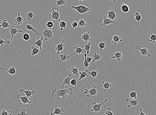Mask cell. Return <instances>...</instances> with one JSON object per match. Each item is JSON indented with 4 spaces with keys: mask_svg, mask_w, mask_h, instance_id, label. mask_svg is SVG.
Segmentation results:
<instances>
[{
    "mask_svg": "<svg viewBox=\"0 0 156 115\" xmlns=\"http://www.w3.org/2000/svg\"><path fill=\"white\" fill-rule=\"evenodd\" d=\"M17 71L16 69L14 66H13L12 67L10 68L8 70L7 73L11 75L16 74Z\"/></svg>",
    "mask_w": 156,
    "mask_h": 115,
    "instance_id": "34",
    "label": "cell"
},
{
    "mask_svg": "<svg viewBox=\"0 0 156 115\" xmlns=\"http://www.w3.org/2000/svg\"><path fill=\"white\" fill-rule=\"evenodd\" d=\"M64 112V108H60L56 107L54 108V111L53 112L51 113L49 115H63Z\"/></svg>",
    "mask_w": 156,
    "mask_h": 115,
    "instance_id": "15",
    "label": "cell"
},
{
    "mask_svg": "<svg viewBox=\"0 0 156 115\" xmlns=\"http://www.w3.org/2000/svg\"><path fill=\"white\" fill-rule=\"evenodd\" d=\"M60 57V60L58 61V62L60 63V62L63 61H69L71 57H70L69 55V53H64L63 54H61L59 55Z\"/></svg>",
    "mask_w": 156,
    "mask_h": 115,
    "instance_id": "16",
    "label": "cell"
},
{
    "mask_svg": "<svg viewBox=\"0 0 156 115\" xmlns=\"http://www.w3.org/2000/svg\"><path fill=\"white\" fill-rule=\"evenodd\" d=\"M1 115H12V114L9 110H3L1 112Z\"/></svg>",
    "mask_w": 156,
    "mask_h": 115,
    "instance_id": "45",
    "label": "cell"
},
{
    "mask_svg": "<svg viewBox=\"0 0 156 115\" xmlns=\"http://www.w3.org/2000/svg\"><path fill=\"white\" fill-rule=\"evenodd\" d=\"M92 43L91 42H89V43H85L84 45V48L85 50L86 51V53L87 55H88L90 52V50H91V46Z\"/></svg>",
    "mask_w": 156,
    "mask_h": 115,
    "instance_id": "28",
    "label": "cell"
},
{
    "mask_svg": "<svg viewBox=\"0 0 156 115\" xmlns=\"http://www.w3.org/2000/svg\"><path fill=\"white\" fill-rule=\"evenodd\" d=\"M86 59L87 62L90 64L91 61H92V57H87Z\"/></svg>",
    "mask_w": 156,
    "mask_h": 115,
    "instance_id": "52",
    "label": "cell"
},
{
    "mask_svg": "<svg viewBox=\"0 0 156 115\" xmlns=\"http://www.w3.org/2000/svg\"><path fill=\"white\" fill-rule=\"evenodd\" d=\"M91 37V34H90L89 32H87L84 33L81 36V39L84 41L86 43H87L88 41H90Z\"/></svg>",
    "mask_w": 156,
    "mask_h": 115,
    "instance_id": "22",
    "label": "cell"
},
{
    "mask_svg": "<svg viewBox=\"0 0 156 115\" xmlns=\"http://www.w3.org/2000/svg\"><path fill=\"white\" fill-rule=\"evenodd\" d=\"M66 3V0H58L56 1V5L58 7L65 5Z\"/></svg>",
    "mask_w": 156,
    "mask_h": 115,
    "instance_id": "36",
    "label": "cell"
},
{
    "mask_svg": "<svg viewBox=\"0 0 156 115\" xmlns=\"http://www.w3.org/2000/svg\"><path fill=\"white\" fill-rule=\"evenodd\" d=\"M122 41V40L120 37L119 36L117 35H115L113 36L112 43L114 45H116L117 44L119 43L120 42H121Z\"/></svg>",
    "mask_w": 156,
    "mask_h": 115,
    "instance_id": "24",
    "label": "cell"
},
{
    "mask_svg": "<svg viewBox=\"0 0 156 115\" xmlns=\"http://www.w3.org/2000/svg\"><path fill=\"white\" fill-rule=\"evenodd\" d=\"M3 69H4V68H3L0 67V70H3Z\"/></svg>",
    "mask_w": 156,
    "mask_h": 115,
    "instance_id": "56",
    "label": "cell"
},
{
    "mask_svg": "<svg viewBox=\"0 0 156 115\" xmlns=\"http://www.w3.org/2000/svg\"><path fill=\"white\" fill-rule=\"evenodd\" d=\"M67 86L63 89L55 88L53 89L51 95L52 99L59 100L60 97H62L63 99H65L69 95H72L73 94V88L70 87L67 88Z\"/></svg>",
    "mask_w": 156,
    "mask_h": 115,
    "instance_id": "1",
    "label": "cell"
},
{
    "mask_svg": "<svg viewBox=\"0 0 156 115\" xmlns=\"http://www.w3.org/2000/svg\"><path fill=\"white\" fill-rule=\"evenodd\" d=\"M78 70V68L72 67L71 68V71L73 75L77 77L78 75H79Z\"/></svg>",
    "mask_w": 156,
    "mask_h": 115,
    "instance_id": "33",
    "label": "cell"
},
{
    "mask_svg": "<svg viewBox=\"0 0 156 115\" xmlns=\"http://www.w3.org/2000/svg\"><path fill=\"white\" fill-rule=\"evenodd\" d=\"M43 37H42L41 38L38 37L37 39V41L35 42L34 44L40 48V50H42V46L44 45L43 41Z\"/></svg>",
    "mask_w": 156,
    "mask_h": 115,
    "instance_id": "21",
    "label": "cell"
},
{
    "mask_svg": "<svg viewBox=\"0 0 156 115\" xmlns=\"http://www.w3.org/2000/svg\"><path fill=\"white\" fill-rule=\"evenodd\" d=\"M78 0L79 1V2H81L83 1L84 0Z\"/></svg>",
    "mask_w": 156,
    "mask_h": 115,
    "instance_id": "55",
    "label": "cell"
},
{
    "mask_svg": "<svg viewBox=\"0 0 156 115\" xmlns=\"http://www.w3.org/2000/svg\"><path fill=\"white\" fill-rule=\"evenodd\" d=\"M106 42H101L99 43L98 47L100 51H102L105 47L106 44Z\"/></svg>",
    "mask_w": 156,
    "mask_h": 115,
    "instance_id": "37",
    "label": "cell"
},
{
    "mask_svg": "<svg viewBox=\"0 0 156 115\" xmlns=\"http://www.w3.org/2000/svg\"><path fill=\"white\" fill-rule=\"evenodd\" d=\"M136 49L140 51V53H141V54H142V56H145L146 55H148L149 57H150L151 56L150 54L149 53L147 47L141 48V46L140 45H138L136 46Z\"/></svg>",
    "mask_w": 156,
    "mask_h": 115,
    "instance_id": "9",
    "label": "cell"
},
{
    "mask_svg": "<svg viewBox=\"0 0 156 115\" xmlns=\"http://www.w3.org/2000/svg\"><path fill=\"white\" fill-rule=\"evenodd\" d=\"M73 49L75 50V52L73 54L71 55H69L70 57H71L72 55H75V54H80L81 53H86V51L84 49H82L79 46H76L73 47Z\"/></svg>",
    "mask_w": 156,
    "mask_h": 115,
    "instance_id": "18",
    "label": "cell"
},
{
    "mask_svg": "<svg viewBox=\"0 0 156 115\" xmlns=\"http://www.w3.org/2000/svg\"><path fill=\"white\" fill-rule=\"evenodd\" d=\"M112 111V108H107V111L105 113V115H114Z\"/></svg>",
    "mask_w": 156,
    "mask_h": 115,
    "instance_id": "47",
    "label": "cell"
},
{
    "mask_svg": "<svg viewBox=\"0 0 156 115\" xmlns=\"http://www.w3.org/2000/svg\"><path fill=\"white\" fill-rule=\"evenodd\" d=\"M79 73L80 74L79 80H81L85 78L86 77H88L89 75H91V72L89 71V70H85L84 71H83L82 72H79Z\"/></svg>",
    "mask_w": 156,
    "mask_h": 115,
    "instance_id": "17",
    "label": "cell"
},
{
    "mask_svg": "<svg viewBox=\"0 0 156 115\" xmlns=\"http://www.w3.org/2000/svg\"><path fill=\"white\" fill-rule=\"evenodd\" d=\"M126 101L128 102V107L130 108L131 107H136L138 106L139 100H131L127 98L126 99Z\"/></svg>",
    "mask_w": 156,
    "mask_h": 115,
    "instance_id": "12",
    "label": "cell"
},
{
    "mask_svg": "<svg viewBox=\"0 0 156 115\" xmlns=\"http://www.w3.org/2000/svg\"><path fill=\"white\" fill-rule=\"evenodd\" d=\"M26 18L28 20L31 21L33 19V14L32 11H29L26 14Z\"/></svg>",
    "mask_w": 156,
    "mask_h": 115,
    "instance_id": "40",
    "label": "cell"
},
{
    "mask_svg": "<svg viewBox=\"0 0 156 115\" xmlns=\"http://www.w3.org/2000/svg\"><path fill=\"white\" fill-rule=\"evenodd\" d=\"M67 23L65 21H61L59 22V26H60V30L62 31L63 29H65L67 27Z\"/></svg>",
    "mask_w": 156,
    "mask_h": 115,
    "instance_id": "35",
    "label": "cell"
},
{
    "mask_svg": "<svg viewBox=\"0 0 156 115\" xmlns=\"http://www.w3.org/2000/svg\"><path fill=\"white\" fill-rule=\"evenodd\" d=\"M19 91L21 93L24 92L26 95V97H27L28 99L29 97H32V96L35 94V90L30 91L29 90H24L23 89H21V88L19 89Z\"/></svg>",
    "mask_w": 156,
    "mask_h": 115,
    "instance_id": "19",
    "label": "cell"
},
{
    "mask_svg": "<svg viewBox=\"0 0 156 115\" xmlns=\"http://www.w3.org/2000/svg\"><path fill=\"white\" fill-rule=\"evenodd\" d=\"M100 23L99 25L100 26H105L106 25H110L112 24L116 23V22L115 21L112 20L109 18H106L104 17L103 18V22L102 23L101 21L100 20Z\"/></svg>",
    "mask_w": 156,
    "mask_h": 115,
    "instance_id": "10",
    "label": "cell"
},
{
    "mask_svg": "<svg viewBox=\"0 0 156 115\" xmlns=\"http://www.w3.org/2000/svg\"><path fill=\"white\" fill-rule=\"evenodd\" d=\"M143 108H140V115H146L144 112H143Z\"/></svg>",
    "mask_w": 156,
    "mask_h": 115,
    "instance_id": "53",
    "label": "cell"
},
{
    "mask_svg": "<svg viewBox=\"0 0 156 115\" xmlns=\"http://www.w3.org/2000/svg\"><path fill=\"white\" fill-rule=\"evenodd\" d=\"M137 92L136 91H132L130 94L129 96L131 99H136L137 98Z\"/></svg>",
    "mask_w": 156,
    "mask_h": 115,
    "instance_id": "42",
    "label": "cell"
},
{
    "mask_svg": "<svg viewBox=\"0 0 156 115\" xmlns=\"http://www.w3.org/2000/svg\"><path fill=\"white\" fill-rule=\"evenodd\" d=\"M149 41L151 42L155 43L156 40V35L151 33L149 38Z\"/></svg>",
    "mask_w": 156,
    "mask_h": 115,
    "instance_id": "41",
    "label": "cell"
},
{
    "mask_svg": "<svg viewBox=\"0 0 156 115\" xmlns=\"http://www.w3.org/2000/svg\"><path fill=\"white\" fill-rule=\"evenodd\" d=\"M10 25H9L7 20L3 19L1 24H0V27L3 29L7 28L9 27Z\"/></svg>",
    "mask_w": 156,
    "mask_h": 115,
    "instance_id": "25",
    "label": "cell"
},
{
    "mask_svg": "<svg viewBox=\"0 0 156 115\" xmlns=\"http://www.w3.org/2000/svg\"><path fill=\"white\" fill-rule=\"evenodd\" d=\"M23 38L25 41H28L30 38V36L27 33H25L23 35Z\"/></svg>",
    "mask_w": 156,
    "mask_h": 115,
    "instance_id": "48",
    "label": "cell"
},
{
    "mask_svg": "<svg viewBox=\"0 0 156 115\" xmlns=\"http://www.w3.org/2000/svg\"><path fill=\"white\" fill-rule=\"evenodd\" d=\"M5 43L7 45H9L10 43V41L9 40H4L0 38V45L3 46H4V44Z\"/></svg>",
    "mask_w": 156,
    "mask_h": 115,
    "instance_id": "43",
    "label": "cell"
},
{
    "mask_svg": "<svg viewBox=\"0 0 156 115\" xmlns=\"http://www.w3.org/2000/svg\"><path fill=\"white\" fill-rule=\"evenodd\" d=\"M39 47L37 46H32L31 47L32 50V56H34L37 54L40 51V50L38 49Z\"/></svg>",
    "mask_w": 156,
    "mask_h": 115,
    "instance_id": "29",
    "label": "cell"
},
{
    "mask_svg": "<svg viewBox=\"0 0 156 115\" xmlns=\"http://www.w3.org/2000/svg\"><path fill=\"white\" fill-rule=\"evenodd\" d=\"M108 99H106L103 102L100 103H98L96 101H94L92 103V108L91 110V111H94L95 113L99 112L100 111L101 109L102 106L106 102L108 101Z\"/></svg>",
    "mask_w": 156,
    "mask_h": 115,
    "instance_id": "4",
    "label": "cell"
},
{
    "mask_svg": "<svg viewBox=\"0 0 156 115\" xmlns=\"http://www.w3.org/2000/svg\"><path fill=\"white\" fill-rule=\"evenodd\" d=\"M110 1H112L113 2H116V0H109Z\"/></svg>",
    "mask_w": 156,
    "mask_h": 115,
    "instance_id": "54",
    "label": "cell"
},
{
    "mask_svg": "<svg viewBox=\"0 0 156 115\" xmlns=\"http://www.w3.org/2000/svg\"><path fill=\"white\" fill-rule=\"evenodd\" d=\"M17 115H28L26 112V109L24 108L22 109L19 111Z\"/></svg>",
    "mask_w": 156,
    "mask_h": 115,
    "instance_id": "50",
    "label": "cell"
},
{
    "mask_svg": "<svg viewBox=\"0 0 156 115\" xmlns=\"http://www.w3.org/2000/svg\"><path fill=\"white\" fill-rule=\"evenodd\" d=\"M54 24L52 21L50 20L47 22L46 26L49 29H51L54 26Z\"/></svg>",
    "mask_w": 156,
    "mask_h": 115,
    "instance_id": "44",
    "label": "cell"
},
{
    "mask_svg": "<svg viewBox=\"0 0 156 115\" xmlns=\"http://www.w3.org/2000/svg\"><path fill=\"white\" fill-rule=\"evenodd\" d=\"M78 27L82 28L84 27H85L87 25V24L84 20L83 17H81V19L79 20V21L78 22Z\"/></svg>",
    "mask_w": 156,
    "mask_h": 115,
    "instance_id": "31",
    "label": "cell"
},
{
    "mask_svg": "<svg viewBox=\"0 0 156 115\" xmlns=\"http://www.w3.org/2000/svg\"><path fill=\"white\" fill-rule=\"evenodd\" d=\"M72 79V77L71 74H69L67 77L65 78L63 83L59 87V88L60 89H63V88H65V85L69 86L70 87L73 88L74 87L72 86L71 83H70V82H71V81Z\"/></svg>",
    "mask_w": 156,
    "mask_h": 115,
    "instance_id": "7",
    "label": "cell"
},
{
    "mask_svg": "<svg viewBox=\"0 0 156 115\" xmlns=\"http://www.w3.org/2000/svg\"><path fill=\"white\" fill-rule=\"evenodd\" d=\"M135 19L137 22H139L142 20V16L140 13L136 12L135 14Z\"/></svg>",
    "mask_w": 156,
    "mask_h": 115,
    "instance_id": "38",
    "label": "cell"
},
{
    "mask_svg": "<svg viewBox=\"0 0 156 115\" xmlns=\"http://www.w3.org/2000/svg\"><path fill=\"white\" fill-rule=\"evenodd\" d=\"M108 17L112 20L115 21L117 19L116 14L115 11L114 9H112L107 12Z\"/></svg>",
    "mask_w": 156,
    "mask_h": 115,
    "instance_id": "11",
    "label": "cell"
},
{
    "mask_svg": "<svg viewBox=\"0 0 156 115\" xmlns=\"http://www.w3.org/2000/svg\"><path fill=\"white\" fill-rule=\"evenodd\" d=\"M54 31L52 30L51 29L45 28L43 31L42 35L44 36L45 41L52 39L53 38V34Z\"/></svg>",
    "mask_w": 156,
    "mask_h": 115,
    "instance_id": "6",
    "label": "cell"
},
{
    "mask_svg": "<svg viewBox=\"0 0 156 115\" xmlns=\"http://www.w3.org/2000/svg\"><path fill=\"white\" fill-rule=\"evenodd\" d=\"M122 57V53L118 52H116L112 58V59H116L118 61H120Z\"/></svg>",
    "mask_w": 156,
    "mask_h": 115,
    "instance_id": "26",
    "label": "cell"
},
{
    "mask_svg": "<svg viewBox=\"0 0 156 115\" xmlns=\"http://www.w3.org/2000/svg\"><path fill=\"white\" fill-rule=\"evenodd\" d=\"M101 86L102 88H104V91L106 92L109 90V88L112 87V85L109 81H103L102 82Z\"/></svg>",
    "mask_w": 156,
    "mask_h": 115,
    "instance_id": "20",
    "label": "cell"
},
{
    "mask_svg": "<svg viewBox=\"0 0 156 115\" xmlns=\"http://www.w3.org/2000/svg\"><path fill=\"white\" fill-rule=\"evenodd\" d=\"M60 15L59 9L57 7L53 8L51 9L50 13L49 14V17L50 19H52L60 22L61 21V20L59 19Z\"/></svg>",
    "mask_w": 156,
    "mask_h": 115,
    "instance_id": "2",
    "label": "cell"
},
{
    "mask_svg": "<svg viewBox=\"0 0 156 115\" xmlns=\"http://www.w3.org/2000/svg\"><path fill=\"white\" fill-rule=\"evenodd\" d=\"M64 41L65 39H63L62 43L60 44L57 45L55 47L56 53L57 55H59V53L64 50V47H65V45L64 44Z\"/></svg>",
    "mask_w": 156,
    "mask_h": 115,
    "instance_id": "14",
    "label": "cell"
},
{
    "mask_svg": "<svg viewBox=\"0 0 156 115\" xmlns=\"http://www.w3.org/2000/svg\"><path fill=\"white\" fill-rule=\"evenodd\" d=\"M84 90L85 91V94H87V96L90 99L95 98L99 93L97 89V87L95 85H92L91 89L89 90H88L87 88H85Z\"/></svg>",
    "mask_w": 156,
    "mask_h": 115,
    "instance_id": "3",
    "label": "cell"
},
{
    "mask_svg": "<svg viewBox=\"0 0 156 115\" xmlns=\"http://www.w3.org/2000/svg\"><path fill=\"white\" fill-rule=\"evenodd\" d=\"M121 9L124 13H128L129 11V6L125 3H123L121 7Z\"/></svg>",
    "mask_w": 156,
    "mask_h": 115,
    "instance_id": "32",
    "label": "cell"
},
{
    "mask_svg": "<svg viewBox=\"0 0 156 115\" xmlns=\"http://www.w3.org/2000/svg\"><path fill=\"white\" fill-rule=\"evenodd\" d=\"M78 26V22L77 21H74L73 22L72 24V27L73 28H77Z\"/></svg>",
    "mask_w": 156,
    "mask_h": 115,
    "instance_id": "51",
    "label": "cell"
},
{
    "mask_svg": "<svg viewBox=\"0 0 156 115\" xmlns=\"http://www.w3.org/2000/svg\"><path fill=\"white\" fill-rule=\"evenodd\" d=\"M92 62H94L96 61H99L102 59V57L96 53V52L95 53L93 54L92 55Z\"/></svg>",
    "mask_w": 156,
    "mask_h": 115,
    "instance_id": "27",
    "label": "cell"
},
{
    "mask_svg": "<svg viewBox=\"0 0 156 115\" xmlns=\"http://www.w3.org/2000/svg\"><path fill=\"white\" fill-rule=\"evenodd\" d=\"M87 54H86V53H85L84 54V67L87 68L90 65V64L88 63V62H87V60L86 58L87 57Z\"/></svg>",
    "mask_w": 156,
    "mask_h": 115,
    "instance_id": "39",
    "label": "cell"
},
{
    "mask_svg": "<svg viewBox=\"0 0 156 115\" xmlns=\"http://www.w3.org/2000/svg\"><path fill=\"white\" fill-rule=\"evenodd\" d=\"M9 32L11 35V38L10 40L13 41V37L15 34L17 33H22L23 31L22 30H19L17 29L16 27L15 26H10L9 27Z\"/></svg>",
    "mask_w": 156,
    "mask_h": 115,
    "instance_id": "8",
    "label": "cell"
},
{
    "mask_svg": "<svg viewBox=\"0 0 156 115\" xmlns=\"http://www.w3.org/2000/svg\"><path fill=\"white\" fill-rule=\"evenodd\" d=\"M16 98L17 99H20L24 104H31L32 102V101H30L26 96H20V95L18 94L17 95Z\"/></svg>",
    "mask_w": 156,
    "mask_h": 115,
    "instance_id": "13",
    "label": "cell"
},
{
    "mask_svg": "<svg viewBox=\"0 0 156 115\" xmlns=\"http://www.w3.org/2000/svg\"><path fill=\"white\" fill-rule=\"evenodd\" d=\"M99 73L98 71H93L91 72V76L93 78H96Z\"/></svg>",
    "mask_w": 156,
    "mask_h": 115,
    "instance_id": "49",
    "label": "cell"
},
{
    "mask_svg": "<svg viewBox=\"0 0 156 115\" xmlns=\"http://www.w3.org/2000/svg\"><path fill=\"white\" fill-rule=\"evenodd\" d=\"M77 77V76H75L74 79H72L70 82L71 84L73 86L76 87L77 86V80H76Z\"/></svg>",
    "mask_w": 156,
    "mask_h": 115,
    "instance_id": "46",
    "label": "cell"
},
{
    "mask_svg": "<svg viewBox=\"0 0 156 115\" xmlns=\"http://www.w3.org/2000/svg\"><path fill=\"white\" fill-rule=\"evenodd\" d=\"M18 16L16 18L14 19V21L16 24L20 25L23 23L24 21V19L22 18L21 16L20 15V12H18Z\"/></svg>",
    "mask_w": 156,
    "mask_h": 115,
    "instance_id": "23",
    "label": "cell"
},
{
    "mask_svg": "<svg viewBox=\"0 0 156 115\" xmlns=\"http://www.w3.org/2000/svg\"><path fill=\"white\" fill-rule=\"evenodd\" d=\"M72 7L73 9L77 10V14H84L88 11H91V9L82 5L78 6H75L73 5L72 6Z\"/></svg>",
    "mask_w": 156,
    "mask_h": 115,
    "instance_id": "5",
    "label": "cell"
},
{
    "mask_svg": "<svg viewBox=\"0 0 156 115\" xmlns=\"http://www.w3.org/2000/svg\"><path fill=\"white\" fill-rule=\"evenodd\" d=\"M26 27L28 30L32 31L34 33H35L36 35H38V32L33 27V26H32V25H30L29 24H26Z\"/></svg>",
    "mask_w": 156,
    "mask_h": 115,
    "instance_id": "30",
    "label": "cell"
}]
</instances>
